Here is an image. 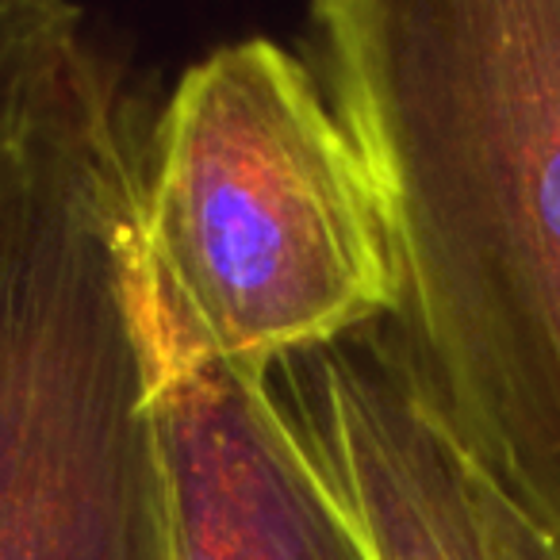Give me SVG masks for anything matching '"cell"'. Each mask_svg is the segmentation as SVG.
<instances>
[{
    "label": "cell",
    "instance_id": "3957f363",
    "mask_svg": "<svg viewBox=\"0 0 560 560\" xmlns=\"http://www.w3.org/2000/svg\"><path fill=\"white\" fill-rule=\"evenodd\" d=\"M139 234L188 335L249 381L396 307L365 150L312 58L269 35L177 78L139 150Z\"/></svg>",
    "mask_w": 560,
    "mask_h": 560
},
{
    "label": "cell",
    "instance_id": "6da1fadb",
    "mask_svg": "<svg viewBox=\"0 0 560 560\" xmlns=\"http://www.w3.org/2000/svg\"><path fill=\"white\" fill-rule=\"evenodd\" d=\"M304 43L381 192L384 323L560 549V0H319Z\"/></svg>",
    "mask_w": 560,
    "mask_h": 560
},
{
    "label": "cell",
    "instance_id": "52a82bcc",
    "mask_svg": "<svg viewBox=\"0 0 560 560\" xmlns=\"http://www.w3.org/2000/svg\"><path fill=\"white\" fill-rule=\"evenodd\" d=\"M472 491H476V506H480L491 560H560V549L552 545V537L511 495H503L488 476L476 472V468H472Z\"/></svg>",
    "mask_w": 560,
    "mask_h": 560
},
{
    "label": "cell",
    "instance_id": "277c9868",
    "mask_svg": "<svg viewBox=\"0 0 560 560\" xmlns=\"http://www.w3.org/2000/svg\"><path fill=\"white\" fill-rule=\"evenodd\" d=\"M173 560H373L265 381L200 350L147 269Z\"/></svg>",
    "mask_w": 560,
    "mask_h": 560
},
{
    "label": "cell",
    "instance_id": "7a4b0ae2",
    "mask_svg": "<svg viewBox=\"0 0 560 560\" xmlns=\"http://www.w3.org/2000/svg\"><path fill=\"white\" fill-rule=\"evenodd\" d=\"M139 150L89 35L0 116V560H173Z\"/></svg>",
    "mask_w": 560,
    "mask_h": 560
},
{
    "label": "cell",
    "instance_id": "5b68a950",
    "mask_svg": "<svg viewBox=\"0 0 560 560\" xmlns=\"http://www.w3.org/2000/svg\"><path fill=\"white\" fill-rule=\"evenodd\" d=\"M265 388L373 560H491L468 457L388 323L277 361Z\"/></svg>",
    "mask_w": 560,
    "mask_h": 560
},
{
    "label": "cell",
    "instance_id": "8992f818",
    "mask_svg": "<svg viewBox=\"0 0 560 560\" xmlns=\"http://www.w3.org/2000/svg\"><path fill=\"white\" fill-rule=\"evenodd\" d=\"M89 35V16L62 0H0V116H9Z\"/></svg>",
    "mask_w": 560,
    "mask_h": 560
}]
</instances>
